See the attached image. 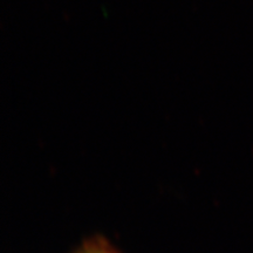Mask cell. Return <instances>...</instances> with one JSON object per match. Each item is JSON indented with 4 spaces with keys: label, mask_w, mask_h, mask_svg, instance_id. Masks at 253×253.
<instances>
[{
    "label": "cell",
    "mask_w": 253,
    "mask_h": 253,
    "mask_svg": "<svg viewBox=\"0 0 253 253\" xmlns=\"http://www.w3.org/2000/svg\"><path fill=\"white\" fill-rule=\"evenodd\" d=\"M75 253H119L102 238H93L81 245Z\"/></svg>",
    "instance_id": "1"
}]
</instances>
